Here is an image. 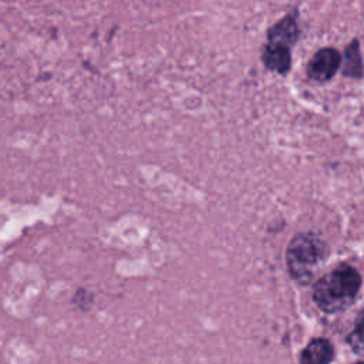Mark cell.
Returning a JSON list of instances; mask_svg holds the SVG:
<instances>
[{"mask_svg": "<svg viewBox=\"0 0 364 364\" xmlns=\"http://www.w3.org/2000/svg\"><path fill=\"white\" fill-rule=\"evenodd\" d=\"M360 286L358 272L348 264H340L316 282L313 300L323 311L337 313L355 300Z\"/></svg>", "mask_w": 364, "mask_h": 364, "instance_id": "6da1fadb", "label": "cell"}, {"mask_svg": "<svg viewBox=\"0 0 364 364\" xmlns=\"http://www.w3.org/2000/svg\"><path fill=\"white\" fill-rule=\"evenodd\" d=\"M327 257L326 243L314 233L303 232L290 240L286 250V264L290 276L300 284L313 280Z\"/></svg>", "mask_w": 364, "mask_h": 364, "instance_id": "7a4b0ae2", "label": "cell"}, {"mask_svg": "<svg viewBox=\"0 0 364 364\" xmlns=\"http://www.w3.org/2000/svg\"><path fill=\"white\" fill-rule=\"evenodd\" d=\"M340 67V54L334 48L317 51L307 65V74L316 81L330 80Z\"/></svg>", "mask_w": 364, "mask_h": 364, "instance_id": "3957f363", "label": "cell"}, {"mask_svg": "<svg viewBox=\"0 0 364 364\" xmlns=\"http://www.w3.org/2000/svg\"><path fill=\"white\" fill-rule=\"evenodd\" d=\"M333 357H334V350L331 343L326 338H314L301 351L299 360L301 363H309V364H326V363H330Z\"/></svg>", "mask_w": 364, "mask_h": 364, "instance_id": "277c9868", "label": "cell"}, {"mask_svg": "<svg viewBox=\"0 0 364 364\" xmlns=\"http://www.w3.org/2000/svg\"><path fill=\"white\" fill-rule=\"evenodd\" d=\"M262 58H263L264 65L269 70L276 71L279 74H286L290 68V61L291 60H290L289 47L267 43V46L264 47Z\"/></svg>", "mask_w": 364, "mask_h": 364, "instance_id": "5b68a950", "label": "cell"}, {"mask_svg": "<svg viewBox=\"0 0 364 364\" xmlns=\"http://www.w3.org/2000/svg\"><path fill=\"white\" fill-rule=\"evenodd\" d=\"M299 36V30L293 17H284L269 30V43L291 47Z\"/></svg>", "mask_w": 364, "mask_h": 364, "instance_id": "8992f818", "label": "cell"}, {"mask_svg": "<svg viewBox=\"0 0 364 364\" xmlns=\"http://www.w3.org/2000/svg\"><path fill=\"white\" fill-rule=\"evenodd\" d=\"M343 71L346 75H350V77H360L363 74V63H361L357 40H354L346 48V63H344Z\"/></svg>", "mask_w": 364, "mask_h": 364, "instance_id": "52a82bcc", "label": "cell"}, {"mask_svg": "<svg viewBox=\"0 0 364 364\" xmlns=\"http://www.w3.org/2000/svg\"><path fill=\"white\" fill-rule=\"evenodd\" d=\"M347 340L354 351L357 353L364 351V313H361L360 317H357L355 327Z\"/></svg>", "mask_w": 364, "mask_h": 364, "instance_id": "ba28073f", "label": "cell"}]
</instances>
